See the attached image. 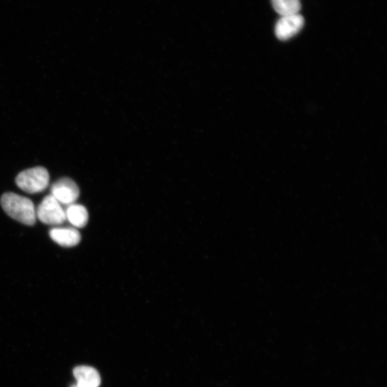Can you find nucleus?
Wrapping results in <instances>:
<instances>
[{"instance_id": "nucleus-1", "label": "nucleus", "mask_w": 387, "mask_h": 387, "mask_svg": "<svg viewBox=\"0 0 387 387\" xmlns=\"http://www.w3.org/2000/svg\"><path fill=\"white\" fill-rule=\"evenodd\" d=\"M1 206L13 219L26 226L35 225L37 218L36 210L30 199L13 192H7L2 196Z\"/></svg>"}, {"instance_id": "nucleus-2", "label": "nucleus", "mask_w": 387, "mask_h": 387, "mask_svg": "<svg viewBox=\"0 0 387 387\" xmlns=\"http://www.w3.org/2000/svg\"><path fill=\"white\" fill-rule=\"evenodd\" d=\"M50 176L43 166H36L21 172L16 177L18 186L29 194L42 192L49 184Z\"/></svg>"}, {"instance_id": "nucleus-3", "label": "nucleus", "mask_w": 387, "mask_h": 387, "mask_svg": "<svg viewBox=\"0 0 387 387\" xmlns=\"http://www.w3.org/2000/svg\"><path fill=\"white\" fill-rule=\"evenodd\" d=\"M36 218L49 226H60L66 221L65 210L51 195L46 196L39 206Z\"/></svg>"}, {"instance_id": "nucleus-4", "label": "nucleus", "mask_w": 387, "mask_h": 387, "mask_svg": "<svg viewBox=\"0 0 387 387\" xmlns=\"http://www.w3.org/2000/svg\"><path fill=\"white\" fill-rule=\"evenodd\" d=\"M51 196L62 206L76 203L80 196L78 185L70 178L64 177L55 182L51 189Z\"/></svg>"}, {"instance_id": "nucleus-5", "label": "nucleus", "mask_w": 387, "mask_h": 387, "mask_svg": "<svg viewBox=\"0 0 387 387\" xmlns=\"http://www.w3.org/2000/svg\"><path fill=\"white\" fill-rule=\"evenodd\" d=\"M303 25L304 19L299 14L281 16L276 26V35L279 40L287 41L298 34Z\"/></svg>"}, {"instance_id": "nucleus-6", "label": "nucleus", "mask_w": 387, "mask_h": 387, "mask_svg": "<svg viewBox=\"0 0 387 387\" xmlns=\"http://www.w3.org/2000/svg\"><path fill=\"white\" fill-rule=\"evenodd\" d=\"M51 239L62 247L71 248L79 244L80 233L74 228H56L50 231Z\"/></svg>"}, {"instance_id": "nucleus-7", "label": "nucleus", "mask_w": 387, "mask_h": 387, "mask_svg": "<svg viewBox=\"0 0 387 387\" xmlns=\"http://www.w3.org/2000/svg\"><path fill=\"white\" fill-rule=\"evenodd\" d=\"M74 375L77 385L81 387H99L101 384V379L99 373L91 366H77L74 370Z\"/></svg>"}, {"instance_id": "nucleus-8", "label": "nucleus", "mask_w": 387, "mask_h": 387, "mask_svg": "<svg viewBox=\"0 0 387 387\" xmlns=\"http://www.w3.org/2000/svg\"><path fill=\"white\" fill-rule=\"evenodd\" d=\"M66 220L74 227L81 228L89 222V213L86 208L79 204L69 206L65 210Z\"/></svg>"}, {"instance_id": "nucleus-9", "label": "nucleus", "mask_w": 387, "mask_h": 387, "mask_svg": "<svg viewBox=\"0 0 387 387\" xmlns=\"http://www.w3.org/2000/svg\"><path fill=\"white\" fill-rule=\"evenodd\" d=\"M272 5L281 16L298 14L301 9L300 0H272Z\"/></svg>"}, {"instance_id": "nucleus-10", "label": "nucleus", "mask_w": 387, "mask_h": 387, "mask_svg": "<svg viewBox=\"0 0 387 387\" xmlns=\"http://www.w3.org/2000/svg\"><path fill=\"white\" fill-rule=\"evenodd\" d=\"M71 387H81V386H78V385L76 384V385L72 386Z\"/></svg>"}]
</instances>
